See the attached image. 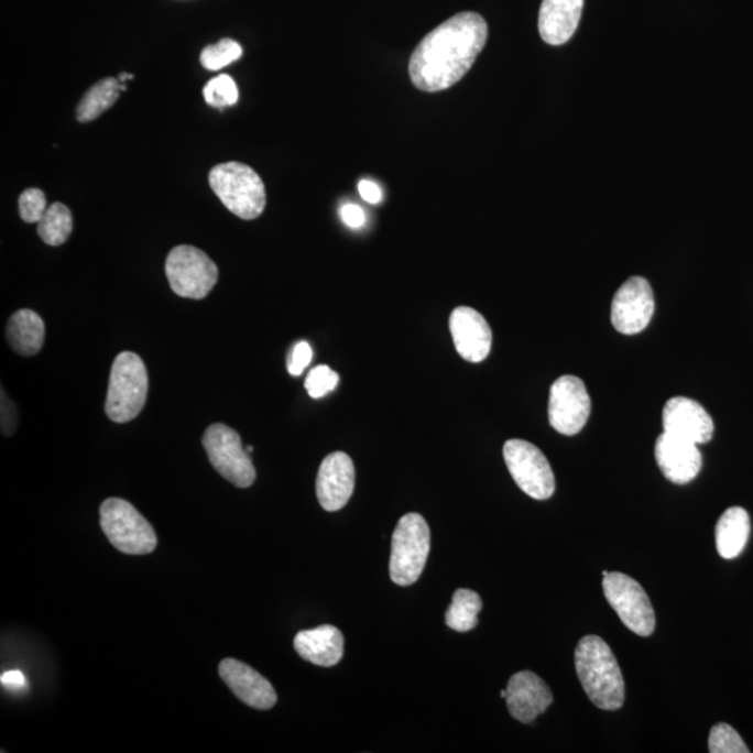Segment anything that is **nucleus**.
Instances as JSON below:
<instances>
[{"label": "nucleus", "instance_id": "obj_1", "mask_svg": "<svg viewBox=\"0 0 753 753\" xmlns=\"http://www.w3.org/2000/svg\"><path fill=\"white\" fill-rule=\"evenodd\" d=\"M488 36V23L478 13H459L444 21L413 51L410 61L413 86L425 92L448 90L472 69Z\"/></svg>", "mask_w": 753, "mask_h": 753}, {"label": "nucleus", "instance_id": "obj_2", "mask_svg": "<svg viewBox=\"0 0 753 753\" xmlns=\"http://www.w3.org/2000/svg\"><path fill=\"white\" fill-rule=\"evenodd\" d=\"M580 684L592 703L603 710H619L625 700V683L611 648L601 637L588 635L575 651Z\"/></svg>", "mask_w": 753, "mask_h": 753}, {"label": "nucleus", "instance_id": "obj_3", "mask_svg": "<svg viewBox=\"0 0 753 753\" xmlns=\"http://www.w3.org/2000/svg\"><path fill=\"white\" fill-rule=\"evenodd\" d=\"M209 186L234 216L251 221L264 212L265 186L258 172L242 162H225L208 176Z\"/></svg>", "mask_w": 753, "mask_h": 753}, {"label": "nucleus", "instance_id": "obj_4", "mask_svg": "<svg viewBox=\"0 0 753 753\" xmlns=\"http://www.w3.org/2000/svg\"><path fill=\"white\" fill-rule=\"evenodd\" d=\"M149 395V373L139 354L117 356L109 376L105 412L114 423H128L138 417Z\"/></svg>", "mask_w": 753, "mask_h": 753}, {"label": "nucleus", "instance_id": "obj_5", "mask_svg": "<svg viewBox=\"0 0 753 753\" xmlns=\"http://www.w3.org/2000/svg\"><path fill=\"white\" fill-rule=\"evenodd\" d=\"M99 523L105 536L118 552L129 556H145L159 544L151 523L122 499H108L99 509Z\"/></svg>", "mask_w": 753, "mask_h": 753}, {"label": "nucleus", "instance_id": "obj_6", "mask_svg": "<svg viewBox=\"0 0 753 753\" xmlns=\"http://www.w3.org/2000/svg\"><path fill=\"white\" fill-rule=\"evenodd\" d=\"M430 553V530L421 514L401 517L392 535L390 575L392 582L410 586L416 582L426 567Z\"/></svg>", "mask_w": 753, "mask_h": 753}, {"label": "nucleus", "instance_id": "obj_7", "mask_svg": "<svg viewBox=\"0 0 753 753\" xmlns=\"http://www.w3.org/2000/svg\"><path fill=\"white\" fill-rule=\"evenodd\" d=\"M166 279L171 290L187 299L201 301L217 285L218 266L204 251L193 245H177L167 254Z\"/></svg>", "mask_w": 753, "mask_h": 753}, {"label": "nucleus", "instance_id": "obj_8", "mask_svg": "<svg viewBox=\"0 0 753 753\" xmlns=\"http://www.w3.org/2000/svg\"><path fill=\"white\" fill-rule=\"evenodd\" d=\"M203 446L209 462L225 480L239 489H248L255 481V469L239 434L222 423L207 428Z\"/></svg>", "mask_w": 753, "mask_h": 753}, {"label": "nucleus", "instance_id": "obj_9", "mask_svg": "<svg viewBox=\"0 0 753 753\" xmlns=\"http://www.w3.org/2000/svg\"><path fill=\"white\" fill-rule=\"evenodd\" d=\"M502 454L512 479L523 493L535 500L550 499L556 491V478L546 455L535 444L510 439Z\"/></svg>", "mask_w": 753, "mask_h": 753}, {"label": "nucleus", "instance_id": "obj_10", "mask_svg": "<svg viewBox=\"0 0 753 753\" xmlns=\"http://www.w3.org/2000/svg\"><path fill=\"white\" fill-rule=\"evenodd\" d=\"M603 590L607 601L628 630L640 636L653 634L656 626L655 610L635 579L625 574L609 572L603 579Z\"/></svg>", "mask_w": 753, "mask_h": 753}, {"label": "nucleus", "instance_id": "obj_11", "mask_svg": "<svg viewBox=\"0 0 753 753\" xmlns=\"http://www.w3.org/2000/svg\"><path fill=\"white\" fill-rule=\"evenodd\" d=\"M592 401L579 376L563 375L552 385L548 421L554 430L575 436L588 422Z\"/></svg>", "mask_w": 753, "mask_h": 753}, {"label": "nucleus", "instance_id": "obj_12", "mask_svg": "<svg viewBox=\"0 0 753 753\" xmlns=\"http://www.w3.org/2000/svg\"><path fill=\"white\" fill-rule=\"evenodd\" d=\"M655 313V296L651 284L642 276H632L616 291L611 303V323L616 331L635 335L643 331Z\"/></svg>", "mask_w": 753, "mask_h": 753}, {"label": "nucleus", "instance_id": "obj_13", "mask_svg": "<svg viewBox=\"0 0 753 753\" xmlns=\"http://www.w3.org/2000/svg\"><path fill=\"white\" fill-rule=\"evenodd\" d=\"M664 433L685 441L709 443L713 438L714 422L697 401L685 396L672 397L663 410Z\"/></svg>", "mask_w": 753, "mask_h": 753}, {"label": "nucleus", "instance_id": "obj_14", "mask_svg": "<svg viewBox=\"0 0 753 753\" xmlns=\"http://www.w3.org/2000/svg\"><path fill=\"white\" fill-rule=\"evenodd\" d=\"M449 329L460 358L470 363H480L488 359L493 332L478 310L467 306L455 308L449 317Z\"/></svg>", "mask_w": 753, "mask_h": 753}, {"label": "nucleus", "instance_id": "obj_15", "mask_svg": "<svg viewBox=\"0 0 753 753\" xmlns=\"http://www.w3.org/2000/svg\"><path fill=\"white\" fill-rule=\"evenodd\" d=\"M354 465L348 454L332 452L324 458L317 474V499L324 510L337 512L348 504L354 490Z\"/></svg>", "mask_w": 753, "mask_h": 753}, {"label": "nucleus", "instance_id": "obj_16", "mask_svg": "<svg viewBox=\"0 0 753 753\" xmlns=\"http://www.w3.org/2000/svg\"><path fill=\"white\" fill-rule=\"evenodd\" d=\"M218 669L222 681L244 705L259 710L274 708L279 700L275 689L269 679L261 676L254 668L237 658H223Z\"/></svg>", "mask_w": 753, "mask_h": 753}, {"label": "nucleus", "instance_id": "obj_17", "mask_svg": "<svg viewBox=\"0 0 753 753\" xmlns=\"http://www.w3.org/2000/svg\"><path fill=\"white\" fill-rule=\"evenodd\" d=\"M505 700L512 718L530 724L553 703V694L535 673L521 672L510 678Z\"/></svg>", "mask_w": 753, "mask_h": 753}, {"label": "nucleus", "instance_id": "obj_18", "mask_svg": "<svg viewBox=\"0 0 753 753\" xmlns=\"http://www.w3.org/2000/svg\"><path fill=\"white\" fill-rule=\"evenodd\" d=\"M656 460L664 476L676 484H687L702 469L697 444L663 433L655 447Z\"/></svg>", "mask_w": 753, "mask_h": 753}, {"label": "nucleus", "instance_id": "obj_19", "mask_svg": "<svg viewBox=\"0 0 753 753\" xmlns=\"http://www.w3.org/2000/svg\"><path fill=\"white\" fill-rule=\"evenodd\" d=\"M583 0H543L538 13V33L550 45L572 39L582 15Z\"/></svg>", "mask_w": 753, "mask_h": 753}, {"label": "nucleus", "instance_id": "obj_20", "mask_svg": "<svg viewBox=\"0 0 753 753\" xmlns=\"http://www.w3.org/2000/svg\"><path fill=\"white\" fill-rule=\"evenodd\" d=\"M342 632L332 625H321L314 630L301 631L293 641L297 655L303 661L320 667H332L343 656Z\"/></svg>", "mask_w": 753, "mask_h": 753}, {"label": "nucleus", "instance_id": "obj_21", "mask_svg": "<svg viewBox=\"0 0 753 753\" xmlns=\"http://www.w3.org/2000/svg\"><path fill=\"white\" fill-rule=\"evenodd\" d=\"M7 338L15 353L36 354L45 341V324L35 312L21 308L10 317Z\"/></svg>", "mask_w": 753, "mask_h": 753}, {"label": "nucleus", "instance_id": "obj_22", "mask_svg": "<svg viewBox=\"0 0 753 753\" xmlns=\"http://www.w3.org/2000/svg\"><path fill=\"white\" fill-rule=\"evenodd\" d=\"M750 515L740 506H732L721 515L716 526V546L721 557L732 559L740 556L750 538Z\"/></svg>", "mask_w": 753, "mask_h": 753}, {"label": "nucleus", "instance_id": "obj_23", "mask_svg": "<svg viewBox=\"0 0 753 753\" xmlns=\"http://www.w3.org/2000/svg\"><path fill=\"white\" fill-rule=\"evenodd\" d=\"M122 83L118 78L109 77L94 84L83 97L76 109V118L80 123L92 122L108 111L118 101Z\"/></svg>", "mask_w": 753, "mask_h": 753}, {"label": "nucleus", "instance_id": "obj_24", "mask_svg": "<svg viewBox=\"0 0 753 753\" xmlns=\"http://www.w3.org/2000/svg\"><path fill=\"white\" fill-rule=\"evenodd\" d=\"M481 607L483 603L478 593L469 589H458L446 613L447 625L458 632L473 630L478 625Z\"/></svg>", "mask_w": 753, "mask_h": 753}, {"label": "nucleus", "instance_id": "obj_25", "mask_svg": "<svg viewBox=\"0 0 753 753\" xmlns=\"http://www.w3.org/2000/svg\"><path fill=\"white\" fill-rule=\"evenodd\" d=\"M73 230L70 209L62 203L52 204L39 222V237L50 245H61L69 239Z\"/></svg>", "mask_w": 753, "mask_h": 753}, {"label": "nucleus", "instance_id": "obj_26", "mask_svg": "<svg viewBox=\"0 0 753 753\" xmlns=\"http://www.w3.org/2000/svg\"><path fill=\"white\" fill-rule=\"evenodd\" d=\"M242 46L237 41L223 39L218 44L208 45L203 50L200 62L207 70L217 72L242 57Z\"/></svg>", "mask_w": 753, "mask_h": 753}, {"label": "nucleus", "instance_id": "obj_27", "mask_svg": "<svg viewBox=\"0 0 753 753\" xmlns=\"http://www.w3.org/2000/svg\"><path fill=\"white\" fill-rule=\"evenodd\" d=\"M203 94L204 99H206L208 105L219 109L232 107L239 99L237 83L228 75L212 78V80L208 81L207 86L204 87Z\"/></svg>", "mask_w": 753, "mask_h": 753}, {"label": "nucleus", "instance_id": "obj_28", "mask_svg": "<svg viewBox=\"0 0 753 753\" xmlns=\"http://www.w3.org/2000/svg\"><path fill=\"white\" fill-rule=\"evenodd\" d=\"M709 751L711 753H750V747L731 725L720 723L710 730Z\"/></svg>", "mask_w": 753, "mask_h": 753}, {"label": "nucleus", "instance_id": "obj_29", "mask_svg": "<svg viewBox=\"0 0 753 753\" xmlns=\"http://www.w3.org/2000/svg\"><path fill=\"white\" fill-rule=\"evenodd\" d=\"M338 383L339 375L337 371L329 369L326 364H320L310 370L305 385L307 394L310 395L313 400H320V397L326 396L329 392L337 389Z\"/></svg>", "mask_w": 753, "mask_h": 753}, {"label": "nucleus", "instance_id": "obj_30", "mask_svg": "<svg viewBox=\"0 0 753 753\" xmlns=\"http://www.w3.org/2000/svg\"><path fill=\"white\" fill-rule=\"evenodd\" d=\"M46 209V197L40 188H29L19 198L20 217L24 222L39 223Z\"/></svg>", "mask_w": 753, "mask_h": 753}, {"label": "nucleus", "instance_id": "obj_31", "mask_svg": "<svg viewBox=\"0 0 753 753\" xmlns=\"http://www.w3.org/2000/svg\"><path fill=\"white\" fill-rule=\"evenodd\" d=\"M313 359V349L310 345L305 341L297 342L293 347L290 359H287V371L292 375H301L303 371L310 364Z\"/></svg>", "mask_w": 753, "mask_h": 753}, {"label": "nucleus", "instance_id": "obj_32", "mask_svg": "<svg viewBox=\"0 0 753 753\" xmlns=\"http://www.w3.org/2000/svg\"><path fill=\"white\" fill-rule=\"evenodd\" d=\"M342 221L348 225L349 228L359 229L362 228L365 222V214L362 208L354 206V204H347L341 208Z\"/></svg>", "mask_w": 753, "mask_h": 753}, {"label": "nucleus", "instance_id": "obj_33", "mask_svg": "<svg viewBox=\"0 0 753 753\" xmlns=\"http://www.w3.org/2000/svg\"><path fill=\"white\" fill-rule=\"evenodd\" d=\"M0 683H2L3 688L12 690V692H21V690H25L29 687L28 678L19 669L3 673Z\"/></svg>", "mask_w": 753, "mask_h": 753}, {"label": "nucleus", "instance_id": "obj_34", "mask_svg": "<svg viewBox=\"0 0 753 753\" xmlns=\"http://www.w3.org/2000/svg\"><path fill=\"white\" fill-rule=\"evenodd\" d=\"M15 418H18V415H15V407L10 402L9 397L4 395V391L2 390V432L4 436H10V434L13 433L15 428Z\"/></svg>", "mask_w": 753, "mask_h": 753}, {"label": "nucleus", "instance_id": "obj_35", "mask_svg": "<svg viewBox=\"0 0 753 753\" xmlns=\"http://www.w3.org/2000/svg\"><path fill=\"white\" fill-rule=\"evenodd\" d=\"M359 193L364 201L369 204H379L383 193H381L380 187L375 183L370 181H362L359 183Z\"/></svg>", "mask_w": 753, "mask_h": 753}, {"label": "nucleus", "instance_id": "obj_36", "mask_svg": "<svg viewBox=\"0 0 753 753\" xmlns=\"http://www.w3.org/2000/svg\"><path fill=\"white\" fill-rule=\"evenodd\" d=\"M133 78H134V76L129 75V73H120L118 80L120 83L124 84L126 81L133 80Z\"/></svg>", "mask_w": 753, "mask_h": 753}, {"label": "nucleus", "instance_id": "obj_37", "mask_svg": "<svg viewBox=\"0 0 753 753\" xmlns=\"http://www.w3.org/2000/svg\"><path fill=\"white\" fill-rule=\"evenodd\" d=\"M505 697H506V689H505V690H501V698H504V699H505Z\"/></svg>", "mask_w": 753, "mask_h": 753}, {"label": "nucleus", "instance_id": "obj_38", "mask_svg": "<svg viewBox=\"0 0 753 753\" xmlns=\"http://www.w3.org/2000/svg\"><path fill=\"white\" fill-rule=\"evenodd\" d=\"M245 451H248L249 454H250V452H253V451H254V448L250 446V447L245 448Z\"/></svg>", "mask_w": 753, "mask_h": 753}]
</instances>
